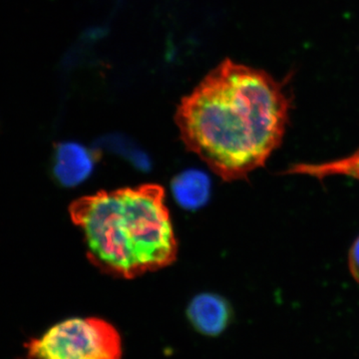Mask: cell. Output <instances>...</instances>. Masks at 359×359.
Here are the masks:
<instances>
[{"mask_svg": "<svg viewBox=\"0 0 359 359\" xmlns=\"http://www.w3.org/2000/svg\"><path fill=\"white\" fill-rule=\"evenodd\" d=\"M194 330L205 337H218L230 325L231 309L218 294H202L194 297L187 309Z\"/></svg>", "mask_w": 359, "mask_h": 359, "instance_id": "cell-4", "label": "cell"}, {"mask_svg": "<svg viewBox=\"0 0 359 359\" xmlns=\"http://www.w3.org/2000/svg\"><path fill=\"white\" fill-rule=\"evenodd\" d=\"M69 212L89 261L104 273L134 278L176 259L178 243L159 185L101 191L74 201Z\"/></svg>", "mask_w": 359, "mask_h": 359, "instance_id": "cell-2", "label": "cell"}, {"mask_svg": "<svg viewBox=\"0 0 359 359\" xmlns=\"http://www.w3.org/2000/svg\"><path fill=\"white\" fill-rule=\"evenodd\" d=\"M289 106L266 72L226 60L182 99L176 124L188 150L224 181H237L282 143Z\"/></svg>", "mask_w": 359, "mask_h": 359, "instance_id": "cell-1", "label": "cell"}, {"mask_svg": "<svg viewBox=\"0 0 359 359\" xmlns=\"http://www.w3.org/2000/svg\"><path fill=\"white\" fill-rule=\"evenodd\" d=\"M94 161L86 148L77 143L58 145L53 172L59 183L65 187L79 185L91 174Z\"/></svg>", "mask_w": 359, "mask_h": 359, "instance_id": "cell-5", "label": "cell"}, {"mask_svg": "<svg viewBox=\"0 0 359 359\" xmlns=\"http://www.w3.org/2000/svg\"><path fill=\"white\" fill-rule=\"evenodd\" d=\"M25 359H121L119 332L97 318H73L56 323L25 344Z\"/></svg>", "mask_w": 359, "mask_h": 359, "instance_id": "cell-3", "label": "cell"}, {"mask_svg": "<svg viewBox=\"0 0 359 359\" xmlns=\"http://www.w3.org/2000/svg\"><path fill=\"white\" fill-rule=\"evenodd\" d=\"M172 192L182 207L189 210L199 209L209 200L211 181L204 172L188 170L174 179Z\"/></svg>", "mask_w": 359, "mask_h": 359, "instance_id": "cell-6", "label": "cell"}, {"mask_svg": "<svg viewBox=\"0 0 359 359\" xmlns=\"http://www.w3.org/2000/svg\"><path fill=\"white\" fill-rule=\"evenodd\" d=\"M348 264L351 276L359 283V237L356 238L349 252Z\"/></svg>", "mask_w": 359, "mask_h": 359, "instance_id": "cell-7", "label": "cell"}]
</instances>
